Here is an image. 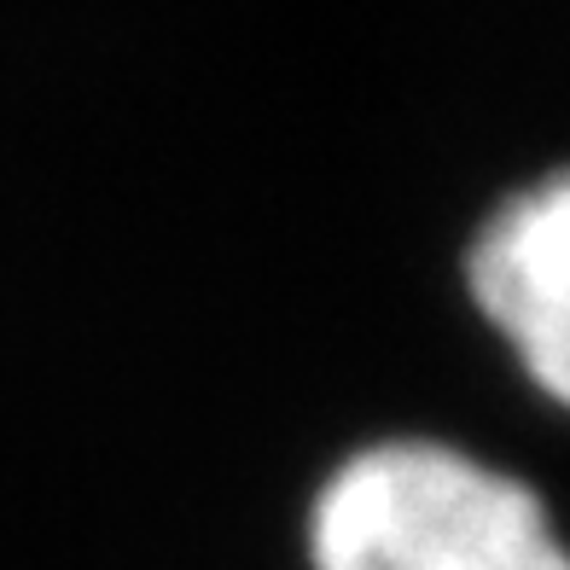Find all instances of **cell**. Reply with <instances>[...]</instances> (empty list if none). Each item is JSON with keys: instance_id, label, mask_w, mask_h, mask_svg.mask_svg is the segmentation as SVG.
<instances>
[{"instance_id": "obj_1", "label": "cell", "mask_w": 570, "mask_h": 570, "mask_svg": "<svg viewBox=\"0 0 570 570\" xmlns=\"http://www.w3.org/2000/svg\"><path fill=\"white\" fill-rule=\"evenodd\" d=\"M308 570H570L548 495L454 436L384 431L344 449L303 507Z\"/></svg>"}, {"instance_id": "obj_2", "label": "cell", "mask_w": 570, "mask_h": 570, "mask_svg": "<svg viewBox=\"0 0 570 570\" xmlns=\"http://www.w3.org/2000/svg\"><path fill=\"white\" fill-rule=\"evenodd\" d=\"M460 274L530 384L570 407V164L518 180L489 204Z\"/></svg>"}]
</instances>
